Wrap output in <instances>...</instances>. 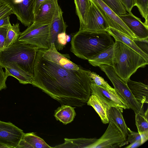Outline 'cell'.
Returning <instances> with one entry per match:
<instances>
[{
	"instance_id": "obj_11",
	"label": "cell",
	"mask_w": 148,
	"mask_h": 148,
	"mask_svg": "<svg viewBox=\"0 0 148 148\" xmlns=\"http://www.w3.org/2000/svg\"><path fill=\"white\" fill-rule=\"evenodd\" d=\"M23 131L10 122L0 120V144L15 148L22 138Z\"/></svg>"
},
{
	"instance_id": "obj_26",
	"label": "cell",
	"mask_w": 148,
	"mask_h": 148,
	"mask_svg": "<svg viewBox=\"0 0 148 148\" xmlns=\"http://www.w3.org/2000/svg\"><path fill=\"white\" fill-rule=\"evenodd\" d=\"M21 33L20 30L19 23L13 24L12 25H10L9 27L4 48L9 47L18 41Z\"/></svg>"
},
{
	"instance_id": "obj_4",
	"label": "cell",
	"mask_w": 148,
	"mask_h": 148,
	"mask_svg": "<svg viewBox=\"0 0 148 148\" xmlns=\"http://www.w3.org/2000/svg\"><path fill=\"white\" fill-rule=\"evenodd\" d=\"M148 62L138 53L120 41L114 44L112 67L126 83L139 68H144Z\"/></svg>"
},
{
	"instance_id": "obj_3",
	"label": "cell",
	"mask_w": 148,
	"mask_h": 148,
	"mask_svg": "<svg viewBox=\"0 0 148 148\" xmlns=\"http://www.w3.org/2000/svg\"><path fill=\"white\" fill-rule=\"evenodd\" d=\"M39 49L17 41L0 51V66L14 69L33 77L34 64Z\"/></svg>"
},
{
	"instance_id": "obj_16",
	"label": "cell",
	"mask_w": 148,
	"mask_h": 148,
	"mask_svg": "<svg viewBox=\"0 0 148 148\" xmlns=\"http://www.w3.org/2000/svg\"><path fill=\"white\" fill-rule=\"evenodd\" d=\"M126 84L134 97L139 103H148V86L143 83L129 79Z\"/></svg>"
},
{
	"instance_id": "obj_36",
	"label": "cell",
	"mask_w": 148,
	"mask_h": 148,
	"mask_svg": "<svg viewBox=\"0 0 148 148\" xmlns=\"http://www.w3.org/2000/svg\"><path fill=\"white\" fill-rule=\"evenodd\" d=\"M7 78L2 68L0 66V91L7 88L5 82Z\"/></svg>"
},
{
	"instance_id": "obj_20",
	"label": "cell",
	"mask_w": 148,
	"mask_h": 148,
	"mask_svg": "<svg viewBox=\"0 0 148 148\" xmlns=\"http://www.w3.org/2000/svg\"><path fill=\"white\" fill-rule=\"evenodd\" d=\"M76 11L80 23L79 30H84L87 19L90 5V0H74Z\"/></svg>"
},
{
	"instance_id": "obj_18",
	"label": "cell",
	"mask_w": 148,
	"mask_h": 148,
	"mask_svg": "<svg viewBox=\"0 0 148 148\" xmlns=\"http://www.w3.org/2000/svg\"><path fill=\"white\" fill-rule=\"evenodd\" d=\"M106 113L109 121L115 124L122 131L127 138L129 128L124 119L122 112L116 107H111L106 109Z\"/></svg>"
},
{
	"instance_id": "obj_31",
	"label": "cell",
	"mask_w": 148,
	"mask_h": 148,
	"mask_svg": "<svg viewBox=\"0 0 148 148\" xmlns=\"http://www.w3.org/2000/svg\"><path fill=\"white\" fill-rule=\"evenodd\" d=\"M89 76L93 82L97 85L107 89L113 88L103 78L94 72H90Z\"/></svg>"
},
{
	"instance_id": "obj_1",
	"label": "cell",
	"mask_w": 148,
	"mask_h": 148,
	"mask_svg": "<svg viewBox=\"0 0 148 148\" xmlns=\"http://www.w3.org/2000/svg\"><path fill=\"white\" fill-rule=\"evenodd\" d=\"M91 71L81 66L66 69L47 58L38 49L34 65L32 84L61 104L81 107L91 95Z\"/></svg>"
},
{
	"instance_id": "obj_29",
	"label": "cell",
	"mask_w": 148,
	"mask_h": 148,
	"mask_svg": "<svg viewBox=\"0 0 148 148\" xmlns=\"http://www.w3.org/2000/svg\"><path fill=\"white\" fill-rule=\"evenodd\" d=\"M129 133L127 138L128 142L130 143L134 141L140 140L142 142V144L146 142L148 139V132L139 133L133 132L129 128Z\"/></svg>"
},
{
	"instance_id": "obj_5",
	"label": "cell",
	"mask_w": 148,
	"mask_h": 148,
	"mask_svg": "<svg viewBox=\"0 0 148 148\" xmlns=\"http://www.w3.org/2000/svg\"><path fill=\"white\" fill-rule=\"evenodd\" d=\"M99 66L105 73L113 84L115 91L127 103L130 109H132L135 114L145 115L143 104L137 101L127 84L116 74L113 67L105 64Z\"/></svg>"
},
{
	"instance_id": "obj_40",
	"label": "cell",
	"mask_w": 148,
	"mask_h": 148,
	"mask_svg": "<svg viewBox=\"0 0 148 148\" xmlns=\"http://www.w3.org/2000/svg\"><path fill=\"white\" fill-rule=\"evenodd\" d=\"M0 148H8V147L5 146V145H2V144H0Z\"/></svg>"
},
{
	"instance_id": "obj_21",
	"label": "cell",
	"mask_w": 148,
	"mask_h": 148,
	"mask_svg": "<svg viewBox=\"0 0 148 148\" xmlns=\"http://www.w3.org/2000/svg\"><path fill=\"white\" fill-rule=\"evenodd\" d=\"M114 44L94 57L88 60L89 63L95 67L102 64L112 67Z\"/></svg>"
},
{
	"instance_id": "obj_23",
	"label": "cell",
	"mask_w": 148,
	"mask_h": 148,
	"mask_svg": "<svg viewBox=\"0 0 148 148\" xmlns=\"http://www.w3.org/2000/svg\"><path fill=\"white\" fill-rule=\"evenodd\" d=\"M22 139L25 143L26 148H53L50 146L43 139L34 132L24 133Z\"/></svg>"
},
{
	"instance_id": "obj_17",
	"label": "cell",
	"mask_w": 148,
	"mask_h": 148,
	"mask_svg": "<svg viewBox=\"0 0 148 148\" xmlns=\"http://www.w3.org/2000/svg\"><path fill=\"white\" fill-rule=\"evenodd\" d=\"M106 31L112 36L115 40L120 41L127 46L140 55L147 62L148 55L142 51L136 45L133 39L129 38L123 33L110 27Z\"/></svg>"
},
{
	"instance_id": "obj_19",
	"label": "cell",
	"mask_w": 148,
	"mask_h": 148,
	"mask_svg": "<svg viewBox=\"0 0 148 148\" xmlns=\"http://www.w3.org/2000/svg\"><path fill=\"white\" fill-rule=\"evenodd\" d=\"M72 106L62 105L55 110L54 116L57 120L66 125L72 122L76 115L74 108Z\"/></svg>"
},
{
	"instance_id": "obj_13",
	"label": "cell",
	"mask_w": 148,
	"mask_h": 148,
	"mask_svg": "<svg viewBox=\"0 0 148 148\" xmlns=\"http://www.w3.org/2000/svg\"><path fill=\"white\" fill-rule=\"evenodd\" d=\"M118 16L137 39L148 38V26L142 22L140 18L134 16L132 12Z\"/></svg>"
},
{
	"instance_id": "obj_37",
	"label": "cell",
	"mask_w": 148,
	"mask_h": 148,
	"mask_svg": "<svg viewBox=\"0 0 148 148\" xmlns=\"http://www.w3.org/2000/svg\"><path fill=\"white\" fill-rule=\"evenodd\" d=\"M11 25L9 16H7L0 19V27H8Z\"/></svg>"
},
{
	"instance_id": "obj_8",
	"label": "cell",
	"mask_w": 148,
	"mask_h": 148,
	"mask_svg": "<svg viewBox=\"0 0 148 148\" xmlns=\"http://www.w3.org/2000/svg\"><path fill=\"white\" fill-rule=\"evenodd\" d=\"M0 2L7 5L25 26L33 23L34 0H0Z\"/></svg>"
},
{
	"instance_id": "obj_6",
	"label": "cell",
	"mask_w": 148,
	"mask_h": 148,
	"mask_svg": "<svg viewBox=\"0 0 148 148\" xmlns=\"http://www.w3.org/2000/svg\"><path fill=\"white\" fill-rule=\"evenodd\" d=\"M49 24L34 22L21 33L18 41L35 46L39 49H48L49 40Z\"/></svg>"
},
{
	"instance_id": "obj_24",
	"label": "cell",
	"mask_w": 148,
	"mask_h": 148,
	"mask_svg": "<svg viewBox=\"0 0 148 148\" xmlns=\"http://www.w3.org/2000/svg\"><path fill=\"white\" fill-rule=\"evenodd\" d=\"M88 105L92 106L98 114L102 122L104 124L109 123L106 113V108L95 95L91 94L87 102Z\"/></svg>"
},
{
	"instance_id": "obj_2",
	"label": "cell",
	"mask_w": 148,
	"mask_h": 148,
	"mask_svg": "<svg viewBox=\"0 0 148 148\" xmlns=\"http://www.w3.org/2000/svg\"><path fill=\"white\" fill-rule=\"evenodd\" d=\"M112 36L106 32L79 30L73 34L71 51L81 59L89 60L113 45Z\"/></svg>"
},
{
	"instance_id": "obj_33",
	"label": "cell",
	"mask_w": 148,
	"mask_h": 148,
	"mask_svg": "<svg viewBox=\"0 0 148 148\" xmlns=\"http://www.w3.org/2000/svg\"><path fill=\"white\" fill-rule=\"evenodd\" d=\"M9 27H0V51L4 48L5 42Z\"/></svg>"
},
{
	"instance_id": "obj_15",
	"label": "cell",
	"mask_w": 148,
	"mask_h": 148,
	"mask_svg": "<svg viewBox=\"0 0 148 148\" xmlns=\"http://www.w3.org/2000/svg\"><path fill=\"white\" fill-rule=\"evenodd\" d=\"M62 12L60 8L56 14L49 25V40L51 44L56 43L58 35L66 32L68 26L64 22Z\"/></svg>"
},
{
	"instance_id": "obj_12",
	"label": "cell",
	"mask_w": 148,
	"mask_h": 148,
	"mask_svg": "<svg viewBox=\"0 0 148 148\" xmlns=\"http://www.w3.org/2000/svg\"><path fill=\"white\" fill-rule=\"evenodd\" d=\"M90 1V5L84 30L96 32L106 31L109 27L107 22L96 4L92 1Z\"/></svg>"
},
{
	"instance_id": "obj_30",
	"label": "cell",
	"mask_w": 148,
	"mask_h": 148,
	"mask_svg": "<svg viewBox=\"0 0 148 148\" xmlns=\"http://www.w3.org/2000/svg\"><path fill=\"white\" fill-rule=\"evenodd\" d=\"M136 6L145 19L144 23L148 26V0H137Z\"/></svg>"
},
{
	"instance_id": "obj_14",
	"label": "cell",
	"mask_w": 148,
	"mask_h": 148,
	"mask_svg": "<svg viewBox=\"0 0 148 148\" xmlns=\"http://www.w3.org/2000/svg\"><path fill=\"white\" fill-rule=\"evenodd\" d=\"M60 8L58 0H48L40 7L38 12L34 15V22L50 24Z\"/></svg>"
},
{
	"instance_id": "obj_7",
	"label": "cell",
	"mask_w": 148,
	"mask_h": 148,
	"mask_svg": "<svg viewBox=\"0 0 148 148\" xmlns=\"http://www.w3.org/2000/svg\"><path fill=\"white\" fill-rule=\"evenodd\" d=\"M128 143L121 130L113 123L109 121L104 133L89 148H120Z\"/></svg>"
},
{
	"instance_id": "obj_27",
	"label": "cell",
	"mask_w": 148,
	"mask_h": 148,
	"mask_svg": "<svg viewBox=\"0 0 148 148\" xmlns=\"http://www.w3.org/2000/svg\"><path fill=\"white\" fill-rule=\"evenodd\" d=\"M118 15L127 13L125 9L121 0H102Z\"/></svg>"
},
{
	"instance_id": "obj_38",
	"label": "cell",
	"mask_w": 148,
	"mask_h": 148,
	"mask_svg": "<svg viewBox=\"0 0 148 148\" xmlns=\"http://www.w3.org/2000/svg\"><path fill=\"white\" fill-rule=\"evenodd\" d=\"M48 0H34V16L38 12L40 6Z\"/></svg>"
},
{
	"instance_id": "obj_25",
	"label": "cell",
	"mask_w": 148,
	"mask_h": 148,
	"mask_svg": "<svg viewBox=\"0 0 148 148\" xmlns=\"http://www.w3.org/2000/svg\"><path fill=\"white\" fill-rule=\"evenodd\" d=\"M5 68V74L7 78L9 76H12L16 78L21 84H32L33 77L29 74L9 68Z\"/></svg>"
},
{
	"instance_id": "obj_35",
	"label": "cell",
	"mask_w": 148,
	"mask_h": 148,
	"mask_svg": "<svg viewBox=\"0 0 148 148\" xmlns=\"http://www.w3.org/2000/svg\"><path fill=\"white\" fill-rule=\"evenodd\" d=\"M137 0H121L126 11L129 13H132L131 10L133 7L136 6Z\"/></svg>"
},
{
	"instance_id": "obj_9",
	"label": "cell",
	"mask_w": 148,
	"mask_h": 148,
	"mask_svg": "<svg viewBox=\"0 0 148 148\" xmlns=\"http://www.w3.org/2000/svg\"><path fill=\"white\" fill-rule=\"evenodd\" d=\"M91 94L95 95L106 109L111 107H116L122 112L123 109H130L127 103L114 88L107 89L92 82L91 84Z\"/></svg>"
},
{
	"instance_id": "obj_28",
	"label": "cell",
	"mask_w": 148,
	"mask_h": 148,
	"mask_svg": "<svg viewBox=\"0 0 148 148\" xmlns=\"http://www.w3.org/2000/svg\"><path fill=\"white\" fill-rule=\"evenodd\" d=\"M135 121L138 132H148V116L135 114Z\"/></svg>"
},
{
	"instance_id": "obj_39",
	"label": "cell",
	"mask_w": 148,
	"mask_h": 148,
	"mask_svg": "<svg viewBox=\"0 0 148 148\" xmlns=\"http://www.w3.org/2000/svg\"><path fill=\"white\" fill-rule=\"evenodd\" d=\"M142 144L141 140H138L131 143L130 145L125 147L126 148H135L137 147Z\"/></svg>"
},
{
	"instance_id": "obj_10",
	"label": "cell",
	"mask_w": 148,
	"mask_h": 148,
	"mask_svg": "<svg viewBox=\"0 0 148 148\" xmlns=\"http://www.w3.org/2000/svg\"><path fill=\"white\" fill-rule=\"evenodd\" d=\"M97 5L107 22L109 27L123 33L132 39H137L119 16L102 0H91Z\"/></svg>"
},
{
	"instance_id": "obj_34",
	"label": "cell",
	"mask_w": 148,
	"mask_h": 148,
	"mask_svg": "<svg viewBox=\"0 0 148 148\" xmlns=\"http://www.w3.org/2000/svg\"><path fill=\"white\" fill-rule=\"evenodd\" d=\"M13 14L6 5L0 2V19Z\"/></svg>"
},
{
	"instance_id": "obj_22",
	"label": "cell",
	"mask_w": 148,
	"mask_h": 148,
	"mask_svg": "<svg viewBox=\"0 0 148 148\" xmlns=\"http://www.w3.org/2000/svg\"><path fill=\"white\" fill-rule=\"evenodd\" d=\"M95 138H79L75 139L65 138L64 143L56 146L53 148H86L90 146L97 140Z\"/></svg>"
},
{
	"instance_id": "obj_32",
	"label": "cell",
	"mask_w": 148,
	"mask_h": 148,
	"mask_svg": "<svg viewBox=\"0 0 148 148\" xmlns=\"http://www.w3.org/2000/svg\"><path fill=\"white\" fill-rule=\"evenodd\" d=\"M133 40L136 46L142 51L148 55V38L143 39H136Z\"/></svg>"
}]
</instances>
